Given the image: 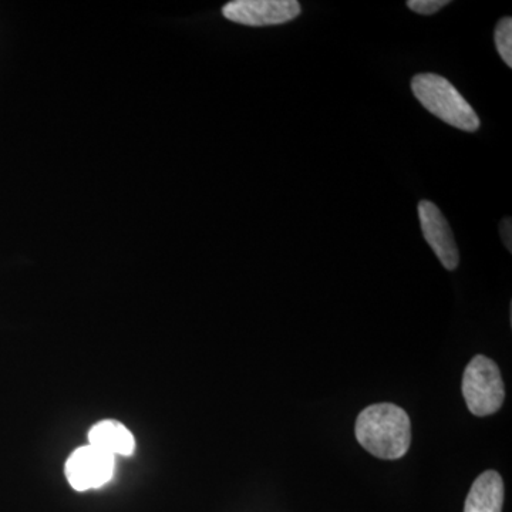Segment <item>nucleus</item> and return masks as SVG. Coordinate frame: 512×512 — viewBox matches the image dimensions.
<instances>
[{"label": "nucleus", "mask_w": 512, "mask_h": 512, "mask_svg": "<svg viewBox=\"0 0 512 512\" xmlns=\"http://www.w3.org/2000/svg\"><path fill=\"white\" fill-rule=\"evenodd\" d=\"M419 218L423 237L440 259L441 264L447 271L457 269L460 264V252L443 212L434 202L423 200L419 204Z\"/></svg>", "instance_id": "423d86ee"}, {"label": "nucleus", "mask_w": 512, "mask_h": 512, "mask_svg": "<svg viewBox=\"0 0 512 512\" xmlns=\"http://www.w3.org/2000/svg\"><path fill=\"white\" fill-rule=\"evenodd\" d=\"M448 5V0H409L407 6L419 15L430 16Z\"/></svg>", "instance_id": "9d476101"}, {"label": "nucleus", "mask_w": 512, "mask_h": 512, "mask_svg": "<svg viewBox=\"0 0 512 512\" xmlns=\"http://www.w3.org/2000/svg\"><path fill=\"white\" fill-rule=\"evenodd\" d=\"M116 457L87 443L72 451L64 464V476L73 490L89 491L103 487L113 477Z\"/></svg>", "instance_id": "20e7f679"}, {"label": "nucleus", "mask_w": 512, "mask_h": 512, "mask_svg": "<svg viewBox=\"0 0 512 512\" xmlns=\"http://www.w3.org/2000/svg\"><path fill=\"white\" fill-rule=\"evenodd\" d=\"M87 440L92 446L100 448L114 457H128L136 450V437L126 424L119 420L97 421L89 430Z\"/></svg>", "instance_id": "0eeeda50"}, {"label": "nucleus", "mask_w": 512, "mask_h": 512, "mask_svg": "<svg viewBox=\"0 0 512 512\" xmlns=\"http://www.w3.org/2000/svg\"><path fill=\"white\" fill-rule=\"evenodd\" d=\"M302 8L296 0H234L222 8V15L239 25H284L301 15Z\"/></svg>", "instance_id": "39448f33"}, {"label": "nucleus", "mask_w": 512, "mask_h": 512, "mask_svg": "<svg viewBox=\"0 0 512 512\" xmlns=\"http://www.w3.org/2000/svg\"><path fill=\"white\" fill-rule=\"evenodd\" d=\"M463 396L468 410L477 417L495 414L503 407L505 386L500 367L490 357L477 355L463 375Z\"/></svg>", "instance_id": "7ed1b4c3"}, {"label": "nucleus", "mask_w": 512, "mask_h": 512, "mask_svg": "<svg viewBox=\"0 0 512 512\" xmlns=\"http://www.w3.org/2000/svg\"><path fill=\"white\" fill-rule=\"evenodd\" d=\"M412 92L424 109L444 123L468 133L480 128V117L446 77L434 73L416 74L412 80Z\"/></svg>", "instance_id": "f03ea898"}, {"label": "nucleus", "mask_w": 512, "mask_h": 512, "mask_svg": "<svg viewBox=\"0 0 512 512\" xmlns=\"http://www.w3.org/2000/svg\"><path fill=\"white\" fill-rule=\"evenodd\" d=\"M504 497L503 477L494 470L484 471L471 485L464 512H503Z\"/></svg>", "instance_id": "6e6552de"}, {"label": "nucleus", "mask_w": 512, "mask_h": 512, "mask_svg": "<svg viewBox=\"0 0 512 512\" xmlns=\"http://www.w3.org/2000/svg\"><path fill=\"white\" fill-rule=\"evenodd\" d=\"M495 46L501 59L508 67H512V19L503 18L498 22L494 33Z\"/></svg>", "instance_id": "1a4fd4ad"}, {"label": "nucleus", "mask_w": 512, "mask_h": 512, "mask_svg": "<svg viewBox=\"0 0 512 512\" xmlns=\"http://www.w3.org/2000/svg\"><path fill=\"white\" fill-rule=\"evenodd\" d=\"M501 235H503L505 247L508 248V251H511V220L510 218H505L503 221V225H501Z\"/></svg>", "instance_id": "9b49d317"}, {"label": "nucleus", "mask_w": 512, "mask_h": 512, "mask_svg": "<svg viewBox=\"0 0 512 512\" xmlns=\"http://www.w3.org/2000/svg\"><path fill=\"white\" fill-rule=\"evenodd\" d=\"M355 434L360 446L372 456L399 460L412 444V421L396 404H372L357 416Z\"/></svg>", "instance_id": "f257e3e1"}]
</instances>
